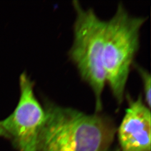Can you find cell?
<instances>
[{"label":"cell","instance_id":"ba28073f","mask_svg":"<svg viewBox=\"0 0 151 151\" xmlns=\"http://www.w3.org/2000/svg\"></svg>","mask_w":151,"mask_h":151},{"label":"cell","instance_id":"7a4b0ae2","mask_svg":"<svg viewBox=\"0 0 151 151\" xmlns=\"http://www.w3.org/2000/svg\"><path fill=\"white\" fill-rule=\"evenodd\" d=\"M147 20L131 15L120 3L113 16L106 21L103 64L106 83L117 103H123L127 82L140 46V30Z\"/></svg>","mask_w":151,"mask_h":151},{"label":"cell","instance_id":"5b68a950","mask_svg":"<svg viewBox=\"0 0 151 151\" xmlns=\"http://www.w3.org/2000/svg\"><path fill=\"white\" fill-rule=\"evenodd\" d=\"M128 106L118 129L122 151H150V108L141 95L135 99L128 96Z\"/></svg>","mask_w":151,"mask_h":151},{"label":"cell","instance_id":"8992f818","mask_svg":"<svg viewBox=\"0 0 151 151\" xmlns=\"http://www.w3.org/2000/svg\"><path fill=\"white\" fill-rule=\"evenodd\" d=\"M139 73L143 83L144 101L148 108H151V75L150 73L140 65L133 63Z\"/></svg>","mask_w":151,"mask_h":151},{"label":"cell","instance_id":"52a82bcc","mask_svg":"<svg viewBox=\"0 0 151 151\" xmlns=\"http://www.w3.org/2000/svg\"><path fill=\"white\" fill-rule=\"evenodd\" d=\"M0 137H4V138H5L6 139H9V137L8 135L7 134V133L1 127H0Z\"/></svg>","mask_w":151,"mask_h":151},{"label":"cell","instance_id":"6da1fadb","mask_svg":"<svg viewBox=\"0 0 151 151\" xmlns=\"http://www.w3.org/2000/svg\"><path fill=\"white\" fill-rule=\"evenodd\" d=\"M45 119L38 151H106L114 129L107 117L87 114L44 99Z\"/></svg>","mask_w":151,"mask_h":151},{"label":"cell","instance_id":"3957f363","mask_svg":"<svg viewBox=\"0 0 151 151\" xmlns=\"http://www.w3.org/2000/svg\"><path fill=\"white\" fill-rule=\"evenodd\" d=\"M72 5L76 12L73 41L68 51L82 79L91 87L95 99V110L103 109V91L106 84L103 64L104 36L106 21L97 16L92 9H84L79 1Z\"/></svg>","mask_w":151,"mask_h":151},{"label":"cell","instance_id":"277c9868","mask_svg":"<svg viewBox=\"0 0 151 151\" xmlns=\"http://www.w3.org/2000/svg\"><path fill=\"white\" fill-rule=\"evenodd\" d=\"M20 95L14 111L1 121L0 127L18 151H38L39 135L45 111L34 91V83L26 72L20 76Z\"/></svg>","mask_w":151,"mask_h":151}]
</instances>
